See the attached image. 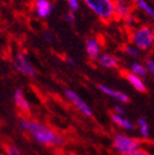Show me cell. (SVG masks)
<instances>
[{"label": "cell", "instance_id": "23", "mask_svg": "<svg viewBox=\"0 0 154 155\" xmlns=\"http://www.w3.org/2000/svg\"><path fill=\"white\" fill-rule=\"evenodd\" d=\"M65 20L67 21V22H69V23H74V22H75V15H74V12L68 11L67 13L65 15Z\"/></svg>", "mask_w": 154, "mask_h": 155}, {"label": "cell", "instance_id": "17", "mask_svg": "<svg viewBox=\"0 0 154 155\" xmlns=\"http://www.w3.org/2000/svg\"><path fill=\"white\" fill-rule=\"evenodd\" d=\"M136 123H138V127H139L141 137H144V139H148L150 137V125H149L148 121L144 118H139L136 120Z\"/></svg>", "mask_w": 154, "mask_h": 155}, {"label": "cell", "instance_id": "4", "mask_svg": "<svg viewBox=\"0 0 154 155\" xmlns=\"http://www.w3.org/2000/svg\"><path fill=\"white\" fill-rule=\"evenodd\" d=\"M141 141L123 133H117L113 137V149L121 155H134L141 149Z\"/></svg>", "mask_w": 154, "mask_h": 155}, {"label": "cell", "instance_id": "2", "mask_svg": "<svg viewBox=\"0 0 154 155\" xmlns=\"http://www.w3.org/2000/svg\"><path fill=\"white\" fill-rule=\"evenodd\" d=\"M84 2L97 15L101 22L109 23L115 19L113 0H84Z\"/></svg>", "mask_w": 154, "mask_h": 155}, {"label": "cell", "instance_id": "8", "mask_svg": "<svg viewBox=\"0 0 154 155\" xmlns=\"http://www.w3.org/2000/svg\"><path fill=\"white\" fill-rule=\"evenodd\" d=\"M13 100H15V107L24 114H29L31 112V106L29 101L27 100L25 96L23 94V90L21 88H18L13 94Z\"/></svg>", "mask_w": 154, "mask_h": 155}, {"label": "cell", "instance_id": "27", "mask_svg": "<svg viewBox=\"0 0 154 155\" xmlns=\"http://www.w3.org/2000/svg\"><path fill=\"white\" fill-rule=\"evenodd\" d=\"M0 155H7L6 153H0Z\"/></svg>", "mask_w": 154, "mask_h": 155}, {"label": "cell", "instance_id": "15", "mask_svg": "<svg viewBox=\"0 0 154 155\" xmlns=\"http://www.w3.org/2000/svg\"><path fill=\"white\" fill-rule=\"evenodd\" d=\"M134 5L139 8L143 13L148 15L149 18L154 20V8L146 1V0H134Z\"/></svg>", "mask_w": 154, "mask_h": 155}, {"label": "cell", "instance_id": "13", "mask_svg": "<svg viewBox=\"0 0 154 155\" xmlns=\"http://www.w3.org/2000/svg\"><path fill=\"white\" fill-rule=\"evenodd\" d=\"M98 63L105 68H117L119 66V60L112 54H101L98 57Z\"/></svg>", "mask_w": 154, "mask_h": 155}, {"label": "cell", "instance_id": "21", "mask_svg": "<svg viewBox=\"0 0 154 155\" xmlns=\"http://www.w3.org/2000/svg\"><path fill=\"white\" fill-rule=\"evenodd\" d=\"M145 66H146L148 71L151 73V75L154 77V61L153 60H148L146 62H145Z\"/></svg>", "mask_w": 154, "mask_h": 155}, {"label": "cell", "instance_id": "1", "mask_svg": "<svg viewBox=\"0 0 154 155\" xmlns=\"http://www.w3.org/2000/svg\"><path fill=\"white\" fill-rule=\"evenodd\" d=\"M25 132L40 145L59 147L65 144V139L59 133L35 120H30Z\"/></svg>", "mask_w": 154, "mask_h": 155}, {"label": "cell", "instance_id": "7", "mask_svg": "<svg viewBox=\"0 0 154 155\" xmlns=\"http://www.w3.org/2000/svg\"><path fill=\"white\" fill-rule=\"evenodd\" d=\"M115 3V18L125 21L132 15L133 2L131 0H113Z\"/></svg>", "mask_w": 154, "mask_h": 155}, {"label": "cell", "instance_id": "24", "mask_svg": "<svg viewBox=\"0 0 154 155\" xmlns=\"http://www.w3.org/2000/svg\"><path fill=\"white\" fill-rule=\"evenodd\" d=\"M134 155H152V154H149L148 152H145V151H143V150L140 149L134 153Z\"/></svg>", "mask_w": 154, "mask_h": 155}, {"label": "cell", "instance_id": "11", "mask_svg": "<svg viewBox=\"0 0 154 155\" xmlns=\"http://www.w3.org/2000/svg\"><path fill=\"white\" fill-rule=\"evenodd\" d=\"M34 9L40 18H48L53 11V5L49 0H35Z\"/></svg>", "mask_w": 154, "mask_h": 155}, {"label": "cell", "instance_id": "5", "mask_svg": "<svg viewBox=\"0 0 154 155\" xmlns=\"http://www.w3.org/2000/svg\"><path fill=\"white\" fill-rule=\"evenodd\" d=\"M13 66L22 75H25L30 78L36 77V71L34 68V66L31 64L29 56L25 52L21 51L15 54V57H13Z\"/></svg>", "mask_w": 154, "mask_h": 155}, {"label": "cell", "instance_id": "14", "mask_svg": "<svg viewBox=\"0 0 154 155\" xmlns=\"http://www.w3.org/2000/svg\"><path fill=\"white\" fill-rule=\"evenodd\" d=\"M111 120L113 121L115 124H117L119 128L125 129V130H128V131H132L136 129V125H134L133 122H131L130 120L125 118L123 116H120V114H117L115 112L111 114Z\"/></svg>", "mask_w": 154, "mask_h": 155}, {"label": "cell", "instance_id": "26", "mask_svg": "<svg viewBox=\"0 0 154 155\" xmlns=\"http://www.w3.org/2000/svg\"><path fill=\"white\" fill-rule=\"evenodd\" d=\"M66 62H67L68 64H71V65H73V66H75V64H76V63L74 62V60H73V58H71V57H67V60H66Z\"/></svg>", "mask_w": 154, "mask_h": 155}, {"label": "cell", "instance_id": "16", "mask_svg": "<svg viewBox=\"0 0 154 155\" xmlns=\"http://www.w3.org/2000/svg\"><path fill=\"white\" fill-rule=\"evenodd\" d=\"M130 72L133 73L136 76H139V77L143 78L148 75L149 71L145 65H143V64H141V63H139V62H134V63H132L130 66Z\"/></svg>", "mask_w": 154, "mask_h": 155}, {"label": "cell", "instance_id": "6", "mask_svg": "<svg viewBox=\"0 0 154 155\" xmlns=\"http://www.w3.org/2000/svg\"><path fill=\"white\" fill-rule=\"evenodd\" d=\"M65 96L67 97V99L72 104H74L75 107L78 109V110L86 117H92V108L89 107L87 102H85L83 99L80 98V96H78V94H76L75 91L71 89H66L65 90Z\"/></svg>", "mask_w": 154, "mask_h": 155}, {"label": "cell", "instance_id": "3", "mask_svg": "<svg viewBox=\"0 0 154 155\" xmlns=\"http://www.w3.org/2000/svg\"><path fill=\"white\" fill-rule=\"evenodd\" d=\"M131 41L140 51H150L154 48V29L150 25L136 28L131 34Z\"/></svg>", "mask_w": 154, "mask_h": 155}, {"label": "cell", "instance_id": "10", "mask_svg": "<svg viewBox=\"0 0 154 155\" xmlns=\"http://www.w3.org/2000/svg\"><path fill=\"white\" fill-rule=\"evenodd\" d=\"M121 74L123 75V77L129 81V84L133 87L136 91H139V93H146V86H145L144 81H142L141 77L134 75L133 73L127 72V71H122Z\"/></svg>", "mask_w": 154, "mask_h": 155}, {"label": "cell", "instance_id": "25", "mask_svg": "<svg viewBox=\"0 0 154 155\" xmlns=\"http://www.w3.org/2000/svg\"><path fill=\"white\" fill-rule=\"evenodd\" d=\"M45 40H46V41H49V42L53 41V36L51 35L50 33H45Z\"/></svg>", "mask_w": 154, "mask_h": 155}, {"label": "cell", "instance_id": "18", "mask_svg": "<svg viewBox=\"0 0 154 155\" xmlns=\"http://www.w3.org/2000/svg\"><path fill=\"white\" fill-rule=\"evenodd\" d=\"M125 53H127L129 56L133 57V58H138L141 55L140 50L136 46H134V45H127V46H125Z\"/></svg>", "mask_w": 154, "mask_h": 155}, {"label": "cell", "instance_id": "20", "mask_svg": "<svg viewBox=\"0 0 154 155\" xmlns=\"http://www.w3.org/2000/svg\"><path fill=\"white\" fill-rule=\"evenodd\" d=\"M67 5L69 11L74 12V13L79 9V1L78 0H67Z\"/></svg>", "mask_w": 154, "mask_h": 155}, {"label": "cell", "instance_id": "22", "mask_svg": "<svg viewBox=\"0 0 154 155\" xmlns=\"http://www.w3.org/2000/svg\"><path fill=\"white\" fill-rule=\"evenodd\" d=\"M113 112L117 114H120V116H125L126 114V110L125 108L120 106V104H116L115 108H113Z\"/></svg>", "mask_w": 154, "mask_h": 155}, {"label": "cell", "instance_id": "12", "mask_svg": "<svg viewBox=\"0 0 154 155\" xmlns=\"http://www.w3.org/2000/svg\"><path fill=\"white\" fill-rule=\"evenodd\" d=\"M85 48H86L87 56L89 57V60L95 61L98 60V57L100 55V44L94 38H89L85 42Z\"/></svg>", "mask_w": 154, "mask_h": 155}, {"label": "cell", "instance_id": "19", "mask_svg": "<svg viewBox=\"0 0 154 155\" xmlns=\"http://www.w3.org/2000/svg\"><path fill=\"white\" fill-rule=\"evenodd\" d=\"M5 151H6L7 155H22V153H21V151L19 150V147L17 145H15V144H8V145L6 146Z\"/></svg>", "mask_w": 154, "mask_h": 155}, {"label": "cell", "instance_id": "9", "mask_svg": "<svg viewBox=\"0 0 154 155\" xmlns=\"http://www.w3.org/2000/svg\"><path fill=\"white\" fill-rule=\"evenodd\" d=\"M98 88H99V90L102 91L105 95L116 99L117 101L121 102V104H128V102L130 101V98H129V96H128L127 94L122 93V91H119V90L112 89L111 87H108V86H106V85H98Z\"/></svg>", "mask_w": 154, "mask_h": 155}]
</instances>
